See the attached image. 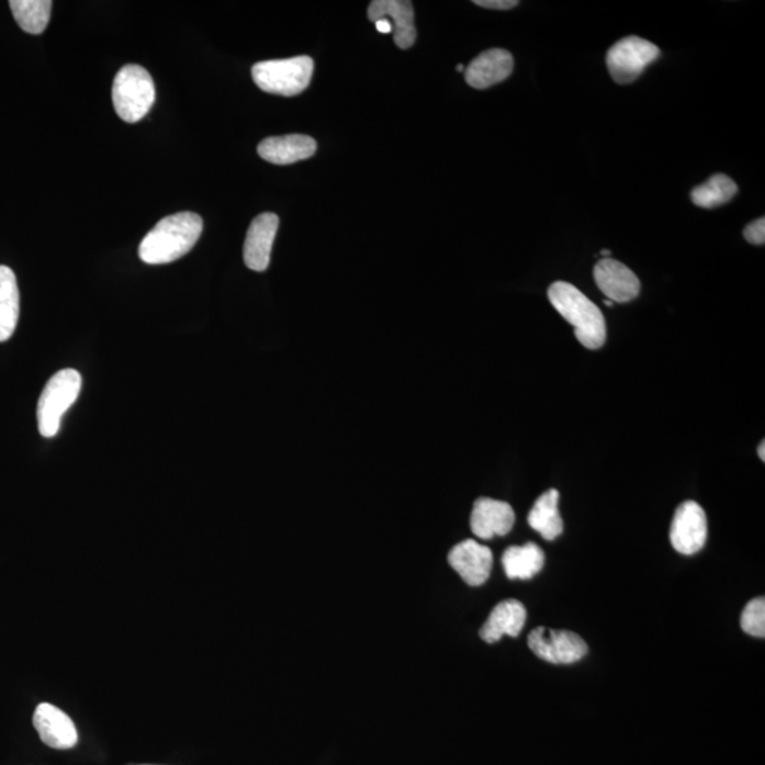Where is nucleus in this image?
Wrapping results in <instances>:
<instances>
[{"mask_svg":"<svg viewBox=\"0 0 765 765\" xmlns=\"http://www.w3.org/2000/svg\"><path fill=\"white\" fill-rule=\"evenodd\" d=\"M203 232L202 217L182 212L162 218L140 241L139 258L146 265H169L187 256Z\"/></svg>","mask_w":765,"mask_h":765,"instance_id":"obj_1","label":"nucleus"},{"mask_svg":"<svg viewBox=\"0 0 765 765\" xmlns=\"http://www.w3.org/2000/svg\"><path fill=\"white\" fill-rule=\"evenodd\" d=\"M548 295L554 310L573 326L574 335L584 348H603L607 339L606 319L593 301L576 286L564 281L550 285Z\"/></svg>","mask_w":765,"mask_h":765,"instance_id":"obj_2","label":"nucleus"},{"mask_svg":"<svg viewBox=\"0 0 765 765\" xmlns=\"http://www.w3.org/2000/svg\"><path fill=\"white\" fill-rule=\"evenodd\" d=\"M112 102L125 123L144 120L155 102V85L148 70L138 65L121 68L112 86Z\"/></svg>","mask_w":765,"mask_h":765,"instance_id":"obj_3","label":"nucleus"},{"mask_svg":"<svg viewBox=\"0 0 765 765\" xmlns=\"http://www.w3.org/2000/svg\"><path fill=\"white\" fill-rule=\"evenodd\" d=\"M312 75L314 60L308 56L260 61L251 70L258 89L284 97L299 95L308 89Z\"/></svg>","mask_w":765,"mask_h":765,"instance_id":"obj_4","label":"nucleus"},{"mask_svg":"<svg viewBox=\"0 0 765 765\" xmlns=\"http://www.w3.org/2000/svg\"><path fill=\"white\" fill-rule=\"evenodd\" d=\"M81 376L75 369H65L48 380L37 404L38 431L53 438L60 431L61 418L81 392Z\"/></svg>","mask_w":765,"mask_h":765,"instance_id":"obj_5","label":"nucleus"},{"mask_svg":"<svg viewBox=\"0 0 765 765\" xmlns=\"http://www.w3.org/2000/svg\"><path fill=\"white\" fill-rule=\"evenodd\" d=\"M660 56V47L654 43L637 36L623 37L608 52V71L618 85H630Z\"/></svg>","mask_w":765,"mask_h":765,"instance_id":"obj_6","label":"nucleus"},{"mask_svg":"<svg viewBox=\"0 0 765 765\" xmlns=\"http://www.w3.org/2000/svg\"><path fill=\"white\" fill-rule=\"evenodd\" d=\"M529 648L540 660L554 665L576 664L587 655L588 646L582 637L572 631L536 628L529 635Z\"/></svg>","mask_w":765,"mask_h":765,"instance_id":"obj_7","label":"nucleus"},{"mask_svg":"<svg viewBox=\"0 0 765 765\" xmlns=\"http://www.w3.org/2000/svg\"><path fill=\"white\" fill-rule=\"evenodd\" d=\"M670 536L677 553L691 555L700 552L708 539V518L704 508L694 500L682 504L675 511Z\"/></svg>","mask_w":765,"mask_h":765,"instance_id":"obj_8","label":"nucleus"},{"mask_svg":"<svg viewBox=\"0 0 765 765\" xmlns=\"http://www.w3.org/2000/svg\"><path fill=\"white\" fill-rule=\"evenodd\" d=\"M448 563L468 586L480 587L488 582L492 566H494V555L486 545L468 539L451 550L448 554Z\"/></svg>","mask_w":765,"mask_h":765,"instance_id":"obj_9","label":"nucleus"},{"mask_svg":"<svg viewBox=\"0 0 765 765\" xmlns=\"http://www.w3.org/2000/svg\"><path fill=\"white\" fill-rule=\"evenodd\" d=\"M594 280L603 294L612 302L626 304L640 295L641 282L622 262L603 258L594 267Z\"/></svg>","mask_w":765,"mask_h":765,"instance_id":"obj_10","label":"nucleus"},{"mask_svg":"<svg viewBox=\"0 0 765 765\" xmlns=\"http://www.w3.org/2000/svg\"><path fill=\"white\" fill-rule=\"evenodd\" d=\"M33 725L41 735L42 742L48 747L68 750L78 742L76 724L65 711L50 704L37 706L33 716Z\"/></svg>","mask_w":765,"mask_h":765,"instance_id":"obj_11","label":"nucleus"},{"mask_svg":"<svg viewBox=\"0 0 765 765\" xmlns=\"http://www.w3.org/2000/svg\"><path fill=\"white\" fill-rule=\"evenodd\" d=\"M278 226L280 218L274 213H262L252 221L245 243V262L250 270L262 272L270 266Z\"/></svg>","mask_w":765,"mask_h":765,"instance_id":"obj_12","label":"nucleus"},{"mask_svg":"<svg viewBox=\"0 0 765 765\" xmlns=\"http://www.w3.org/2000/svg\"><path fill=\"white\" fill-rule=\"evenodd\" d=\"M368 16L373 23L380 19H387L393 26L394 43L403 50L410 48L416 42L414 8L408 0H374L369 4Z\"/></svg>","mask_w":765,"mask_h":765,"instance_id":"obj_13","label":"nucleus"},{"mask_svg":"<svg viewBox=\"0 0 765 765\" xmlns=\"http://www.w3.org/2000/svg\"><path fill=\"white\" fill-rule=\"evenodd\" d=\"M515 525V511L509 504L491 498L475 502L471 515V529L476 538L490 540L506 536Z\"/></svg>","mask_w":765,"mask_h":765,"instance_id":"obj_14","label":"nucleus"},{"mask_svg":"<svg viewBox=\"0 0 765 765\" xmlns=\"http://www.w3.org/2000/svg\"><path fill=\"white\" fill-rule=\"evenodd\" d=\"M514 71V57L504 48L481 53L466 67L465 80L472 89L485 90L505 81Z\"/></svg>","mask_w":765,"mask_h":765,"instance_id":"obj_15","label":"nucleus"},{"mask_svg":"<svg viewBox=\"0 0 765 765\" xmlns=\"http://www.w3.org/2000/svg\"><path fill=\"white\" fill-rule=\"evenodd\" d=\"M258 155L267 162L291 165L314 156L316 140L306 135L272 136L258 145Z\"/></svg>","mask_w":765,"mask_h":765,"instance_id":"obj_16","label":"nucleus"},{"mask_svg":"<svg viewBox=\"0 0 765 765\" xmlns=\"http://www.w3.org/2000/svg\"><path fill=\"white\" fill-rule=\"evenodd\" d=\"M526 618H528V612H526L524 604L514 598L505 599L492 610L488 620L481 628L480 635L488 643L498 642L505 635L519 637L524 630Z\"/></svg>","mask_w":765,"mask_h":765,"instance_id":"obj_17","label":"nucleus"},{"mask_svg":"<svg viewBox=\"0 0 765 765\" xmlns=\"http://www.w3.org/2000/svg\"><path fill=\"white\" fill-rule=\"evenodd\" d=\"M21 312L18 280L11 268L0 266V342H7L16 330Z\"/></svg>","mask_w":765,"mask_h":765,"instance_id":"obj_18","label":"nucleus"},{"mask_svg":"<svg viewBox=\"0 0 765 765\" xmlns=\"http://www.w3.org/2000/svg\"><path fill=\"white\" fill-rule=\"evenodd\" d=\"M502 566L510 580H530L542 572L544 566L543 550L535 543L511 545L502 555Z\"/></svg>","mask_w":765,"mask_h":765,"instance_id":"obj_19","label":"nucleus"},{"mask_svg":"<svg viewBox=\"0 0 765 765\" xmlns=\"http://www.w3.org/2000/svg\"><path fill=\"white\" fill-rule=\"evenodd\" d=\"M559 491L550 490L533 505L528 516L530 528L540 533L543 539L555 540L563 533L564 525L559 511Z\"/></svg>","mask_w":765,"mask_h":765,"instance_id":"obj_20","label":"nucleus"},{"mask_svg":"<svg viewBox=\"0 0 765 765\" xmlns=\"http://www.w3.org/2000/svg\"><path fill=\"white\" fill-rule=\"evenodd\" d=\"M738 192L739 188L734 180L719 173L713 175L708 182L691 190L690 198L698 207L715 209L729 203Z\"/></svg>","mask_w":765,"mask_h":765,"instance_id":"obj_21","label":"nucleus"},{"mask_svg":"<svg viewBox=\"0 0 765 765\" xmlns=\"http://www.w3.org/2000/svg\"><path fill=\"white\" fill-rule=\"evenodd\" d=\"M9 4L14 21L24 32L41 34L46 31L53 7L50 0H12Z\"/></svg>","mask_w":765,"mask_h":765,"instance_id":"obj_22","label":"nucleus"},{"mask_svg":"<svg viewBox=\"0 0 765 765\" xmlns=\"http://www.w3.org/2000/svg\"><path fill=\"white\" fill-rule=\"evenodd\" d=\"M740 623H742V630L749 635L764 638L765 637V599L764 597H758L752 599L744 607L742 618H740Z\"/></svg>","mask_w":765,"mask_h":765,"instance_id":"obj_23","label":"nucleus"},{"mask_svg":"<svg viewBox=\"0 0 765 765\" xmlns=\"http://www.w3.org/2000/svg\"><path fill=\"white\" fill-rule=\"evenodd\" d=\"M744 238L754 246H764L765 243V218H757L747 224L744 228Z\"/></svg>","mask_w":765,"mask_h":765,"instance_id":"obj_24","label":"nucleus"},{"mask_svg":"<svg viewBox=\"0 0 765 765\" xmlns=\"http://www.w3.org/2000/svg\"><path fill=\"white\" fill-rule=\"evenodd\" d=\"M474 3L476 7L495 9V11H509L519 4L516 0H475Z\"/></svg>","mask_w":765,"mask_h":765,"instance_id":"obj_25","label":"nucleus"},{"mask_svg":"<svg viewBox=\"0 0 765 765\" xmlns=\"http://www.w3.org/2000/svg\"><path fill=\"white\" fill-rule=\"evenodd\" d=\"M376 24L378 32L389 34L393 33V26L392 23L387 21V19H380V21L374 22Z\"/></svg>","mask_w":765,"mask_h":765,"instance_id":"obj_26","label":"nucleus"},{"mask_svg":"<svg viewBox=\"0 0 765 765\" xmlns=\"http://www.w3.org/2000/svg\"><path fill=\"white\" fill-rule=\"evenodd\" d=\"M765 442L763 441L762 445L758 447V457L762 458V461L765 460Z\"/></svg>","mask_w":765,"mask_h":765,"instance_id":"obj_27","label":"nucleus"},{"mask_svg":"<svg viewBox=\"0 0 765 765\" xmlns=\"http://www.w3.org/2000/svg\"><path fill=\"white\" fill-rule=\"evenodd\" d=\"M604 305L608 306V308H611V306L614 305V302L610 300H607V301H604Z\"/></svg>","mask_w":765,"mask_h":765,"instance_id":"obj_28","label":"nucleus"},{"mask_svg":"<svg viewBox=\"0 0 765 765\" xmlns=\"http://www.w3.org/2000/svg\"><path fill=\"white\" fill-rule=\"evenodd\" d=\"M457 70H458V71H464V70H465V67L462 66V65H458V66H457Z\"/></svg>","mask_w":765,"mask_h":765,"instance_id":"obj_29","label":"nucleus"},{"mask_svg":"<svg viewBox=\"0 0 765 765\" xmlns=\"http://www.w3.org/2000/svg\"><path fill=\"white\" fill-rule=\"evenodd\" d=\"M610 255H611V251H608V250L601 251V256H610Z\"/></svg>","mask_w":765,"mask_h":765,"instance_id":"obj_30","label":"nucleus"}]
</instances>
